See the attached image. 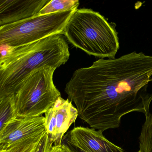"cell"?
<instances>
[{"label": "cell", "instance_id": "cell-1", "mask_svg": "<svg viewBox=\"0 0 152 152\" xmlns=\"http://www.w3.org/2000/svg\"><path fill=\"white\" fill-rule=\"evenodd\" d=\"M65 91L75 104L79 116L102 132L116 129L124 115L150 114L152 56L136 51L118 58H100L77 69Z\"/></svg>", "mask_w": 152, "mask_h": 152}, {"label": "cell", "instance_id": "cell-2", "mask_svg": "<svg viewBox=\"0 0 152 152\" xmlns=\"http://www.w3.org/2000/svg\"><path fill=\"white\" fill-rule=\"evenodd\" d=\"M3 48L6 49L0 59V98L15 94L26 78L36 69L44 66L58 68L70 57L68 44L62 34L23 46Z\"/></svg>", "mask_w": 152, "mask_h": 152}, {"label": "cell", "instance_id": "cell-3", "mask_svg": "<svg viewBox=\"0 0 152 152\" xmlns=\"http://www.w3.org/2000/svg\"><path fill=\"white\" fill-rule=\"evenodd\" d=\"M115 26L99 12L81 9L74 12L63 34L75 47L88 55L113 59L120 48Z\"/></svg>", "mask_w": 152, "mask_h": 152}, {"label": "cell", "instance_id": "cell-4", "mask_svg": "<svg viewBox=\"0 0 152 152\" xmlns=\"http://www.w3.org/2000/svg\"><path fill=\"white\" fill-rule=\"evenodd\" d=\"M56 69L44 66L34 71L23 82L13 97L17 117L42 116L61 97L53 81Z\"/></svg>", "mask_w": 152, "mask_h": 152}, {"label": "cell", "instance_id": "cell-5", "mask_svg": "<svg viewBox=\"0 0 152 152\" xmlns=\"http://www.w3.org/2000/svg\"><path fill=\"white\" fill-rule=\"evenodd\" d=\"M75 10L49 15H38L27 19L0 26L1 47L15 48L63 34L64 29Z\"/></svg>", "mask_w": 152, "mask_h": 152}, {"label": "cell", "instance_id": "cell-6", "mask_svg": "<svg viewBox=\"0 0 152 152\" xmlns=\"http://www.w3.org/2000/svg\"><path fill=\"white\" fill-rule=\"evenodd\" d=\"M45 114L49 140L53 146L60 145L65 133L79 116L78 110L68 99L60 97Z\"/></svg>", "mask_w": 152, "mask_h": 152}, {"label": "cell", "instance_id": "cell-7", "mask_svg": "<svg viewBox=\"0 0 152 152\" xmlns=\"http://www.w3.org/2000/svg\"><path fill=\"white\" fill-rule=\"evenodd\" d=\"M100 130L77 127L66 134L67 145L85 152H124L123 148L109 141Z\"/></svg>", "mask_w": 152, "mask_h": 152}, {"label": "cell", "instance_id": "cell-8", "mask_svg": "<svg viewBox=\"0 0 152 152\" xmlns=\"http://www.w3.org/2000/svg\"><path fill=\"white\" fill-rule=\"evenodd\" d=\"M45 131L44 116L17 117L0 130V147L10 145Z\"/></svg>", "mask_w": 152, "mask_h": 152}, {"label": "cell", "instance_id": "cell-9", "mask_svg": "<svg viewBox=\"0 0 152 152\" xmlns=\"http://www.w3.org/2000/svg\"><path fill=\"white\" fill-rule=\"evenodd\" d=\"M50 0H0V26L14 23L39 15Z\"/></svg>", "mask_w": 152, "mask_h": 152}, {"label": "cell", "instance_id": "cell-10", "mask_svg": "<svg viewBox=\"0 0 152 152\" xmlns=\"http://www.w3.org/2000/svg\"><path fill=\"white\" fill-rule=\"evenodd\" d=\"M46 133L45 131L10 145L0 147V152H33Z\"/></svg>", "mask_w": 152, "mask_h": 152}, {"label": "cell", "instance_id": "cell-11", "mask_svg": "<svg viewBox=\"0 0 152 152\" xmlns=\"http://www.w3.org/2000/svg\"><path fill=\"white\" fill-rule=\"evenodd\" d=\"M80 5L78 0H50L39 13L49 15L69 10H76Z\"/></svg>", "mask_w": 152, "mask_h": 152}, {"label": "cell", "instance_id": "cell-12", "mask_svg": "<svg viewBox=\"0 0 152 152\" xmlns=\"http://www.w3.org/2000/svg\"><path fill=\"white\" fill-rule=\"evenodd\" d=\"M14 95L0 98V130L17 118L13 104Z\"/></svg>", "mask_w": 152, "mask_h": 152}, {"label": "cell", "instance_id": "cell-13", "mask_svg": "<svg viewBox=\"0 0 152 152\" xmlns=\"http://www.w3.org/2000/svg\"><path fill=\"white\" fill-rule=\"evenodd\" d=\"M140 150L152 152V113L145 117L139 137Z\"/></svg>", "mask_w": 152, "mask_h": 152}, {"label": "cell", "instance_id": "cell-14", "mask_svg": "<svg viewBox=\"0 0 152 152\" xmlns=\"http://www.w3.org/2000/svg\"><path fill=\"white\" fill-rule=\"evenodd\" d=\"M52 146H53V143L50 141L46 132L37 148L33 152H47Z\"/></svg>", "mask_w": 152, "mask_h": 152}, {"label": "cell", "instance_id": "cell-15", "mask_svg": "<svg viewBox=\"0 0 152 152\" xmlns=\"http://www.w3.org/2000/svg\"><path fill=\"white\" fill-rule=\"evenodd\" d=\"M47 152H74L66 145L52 146Z\"/></svg>", "mask_w": 152, "mask_h": 152}, {"label": "cell", "instance_id": "cell-16", "mask_svg": "<svg viewBox=\"0 0 152 152\" xmlns=\"http://www.w3.org/2000/svg\"><path fill=\"white\" fill-rule=\"evenodd\" d=\"M141 152V151H140V150H139V151H138V152Z\"/></svg>", "mask_w": 152, "mask_h": 152}]
</instances>
